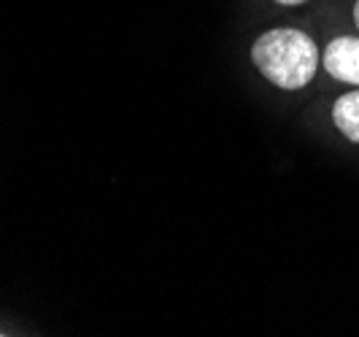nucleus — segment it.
<instances>
[{
	"mask_svg": "<svg viewBox=\"0 0 359 337\" xmlns=\"http://www.w3.org/2000/svg\"><path fill=\"white\" fill-rule=\"evenodd\" d=\"M354 22H357V27H359V0H357V6H354Z\"/></svg>",
	"mask_w": 359,
	"mask_h": 337,
	"instance_id": "obj_5",
	"label": "nucleus"
},
{
	"mask_svg": "<svg viewBox=\"0 0 359 337\" xmlns=\"http://www.w3.org/2000/svg\"><path fill=\"white\" fill-rule=\"evenodd\" d=\"M252 60L257 71L278 89H303L319 68V49L313 38L294 27H276L254 41Z\"/></svg>",
	"mask_w": 359,
	"mask_h": 337,
	"instance_id": "obj_1",
	"label": "nucleus"
},
{
	"mask_svg": "<svg viewBox=\"0 0 359 337\" xmlns=\"http://www.w3.org/2000/svg\"><path fill=\"white\" fill-rule=\"evenodd\" d=\"M332 122L341 130L343 138L351 143H359V89L341 95L332 106Z\"/></svg>",
	"mask_w": 359,
	"mask_h": 337,
	"instance_id": "obj_3",
	"label": "nucleus"
},
{
	"mask_svg": "<svg viewBox=\"0 0 359 337\" xmlns=\"http://www.w3.org/2000/svg\"><path fill=\"white\" fill-rule=\"evenodd\" d=\"M324 71L332 78L359 87V38L341 36L324 49Z\"/></svg>",
	"mask_w": 359,
	"mask_h": 337,
	"instance_id": "obj_2",
	"label": "nucleus"
},
{
	"mask_svg": "<svg viewBox=\"0 0 359 337\" xmlns=\"http://www.w3.org/2000/svg\"><path fill=\"white\" fill-rule=\"evenodd\" d=\"M276 3H281V6H303L308 0H276Z\"/></svg>",
	"mask_w": 359,
	"mask_h": 337,
	"instance_id": "obj_4",
	"label": "nucleus"
}]
</instances>
